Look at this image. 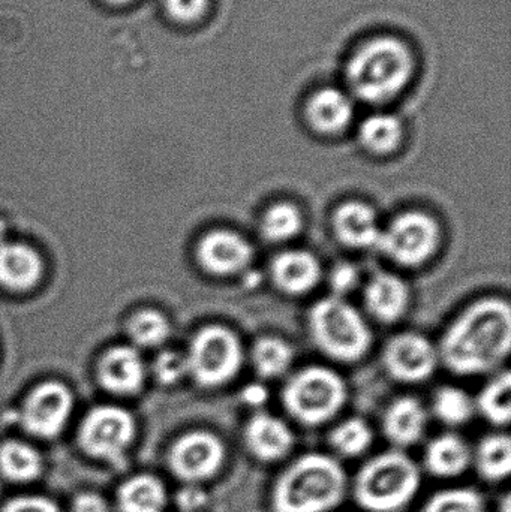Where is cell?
I'll return each mask as SVG.
<instances>
[{
  "mask_svg": "<svg viewBox=\"0 0 511 512\" xmlns=\"http://www.w3.org/2000/svg\"><path fill=\"white\" fill-rule=\"evenodd\" d=\"M305 117L309 128L317 134H341L354 119L353 96L336 87H321L306 101Z\"/></svg>",
  "mask_w": 511,
  "mask_h": 512,
  "instance_id": "obj_15",
  "label": "cell"
},
{
  "mask_svg": "<svg viewBox=\"0 0 511 512\" xmlns=\"http://www.w3.org/2000/svg\"><path fill=\"white\" fill-rule=\"evenodd\" d=\"M500 512H511V496L507 493L500 502V508H498Z\"/></svg>",
  "mask_w": 511,
  "mask_h": 512,
  "instance_id": "obj_41",
  "label": "cell"
},
{
  "mask_svg": "<svg viewBox=\"0 0 511 512\" xmlns=\"http://www.w3.org/2000/svg\"><path fill=\"white\" fill-rule=\"evenodd\" d=\"M44 471V460L36 448L26 442L0 444V475L15 484L33 483Z\"/></svg>",
  "mask_w": 511,
  "mask_h": 512,
  "instance_id": "obj_24",
  "label": "cell"
},
{
  "mask_svg": "<svg viewBox=\"0 0 511 512\" xmlns=\"http://www.w3.org/2000/svg\"><path fill=\"white\" fill-rule=\"evenodd\" d=\"M359 280V270L356 265L350 264V262H339L330 273V288L335 297H341V295L353 291Z\"/></svg>",
  "mask_w": 511,
  "mask_h": 512,
  "instance_id": "obj_36",
  "label": "cell"
},
{
  "mask_svg": "<svg viewBox=\"0 0 511 512\" xmlns=\"http://www.w3.org/2000/svg\"><path fill=\"white\" fill-rule=\"evenodd\" d=\"M432 411L446 426L459 427L470 423L476 414V403L462 388L443 387L435 393Z\"/></svg>",
  "mask_w": 511,
  "mask_h": 512,
  "instance_id": "obj_30",
  "label": "cell"
},
{
  "mask_svg": "<svg viewBox=\"0 0 511 512\" xmlns=\"http://www.w3.org/2000/svg\"><path fill=\"white\" fill-rule=\"evenodd\" d=\"M254 259V248L240 233L213 230L201 237L197 246V261L213 276H233L246 270Z\"/></svg>",
  "mask_w": 511,
  "mask_h": 512,
  "instance_id": "obj_13",
  "label": "cell"
},
{
  "mask_svg": "<svg viewBox=\"0 0 511 512\" xmlns=\"http://www.w3.org/2000/svg\"><path fill=\"white\" fill-rule=\"evenodd\" d=\"M374 442L371 426L362 418H348L330 432L329 445L333 453L344 459L363 456Z\"/></svg>",
  "mask_w": 511,
  "mask_h": 512,
  "instance_id": "obj_29",
  "label": "cell"
},
{
  "mask_svg": "<svg viewBox=\"0 0 511 512\" xmlns=\"http://www.w3.org/2000/svg\"><path fill=\"white\" fill-rule=\"evenodd\" d=\"M105 2L113 3V5H126V3L132 2V0H105Z\"/></svg>",
  "mask_w": 511,
  "mask_h": 512,
  "instance_id": "obj_43",
  "label": "cell"
},
{
  "mask_svg": "<svg viewBox=\"0 0 511 512\" xmlns=\"http://www.w3.org/2000/svg\"><path fill=\"white\" fill-rule=\"evenodd\" d=\"M177 507L183 512H197L203 510L207 504V495L201 486L185 484L177 495Z\"/></svg>",
  "mask_w": 511,
  "mask_h": 512,
  "instance_id": "obj_38",
  "label": "cell"
},
{
  "mask_svg": "<svg viewBox=\"0 0 511 512\" xmlns=\"http://www.w3.org/2000/svg\"><path fill=\"white\" fill-rule=\"evenodd\" d=\"M473 465L486 483H503L511 472V441L509 435L494 433L485 436L473 451Z\"/></svg>",
  "mask_w": 511,
  "mask_h": 512,
  "instance_id": "obj_25",
  "label": "cell"
},
{
  "mask_svg": "<svg viewBox=\"0 0 511 512\" xmlns=\"http://www.w3.org/2000/svg\"><path fill=\"white\" fill-rule=\"evenodd\" d=\"M440 363L438 349L431 340L416 333H402L387 342L384 369L396 381L416 384L431 378Z\"/></svg>",
  "mask_w": 511,
  "mask_h": 512,
  "instance_id": "obj_12",
  "label": "cell"
},
{
  "mask_svg": "<svg viewBox=\"0 0 511 512\" xmlns=\"http://www.w3.org/2000/svg\"><path fill=\"white\" fill-rule=\"evenodd\" d=\"M417 62L413 48L398 36L381 35L357 47L345 68L350 95L366 104H386L413 81Z\"/></svg>",
  "mask_w": 511,
  "mask_h": 512,
  "instance_id": "obj_2",
  "label": "cell"
},
{
  "mask_svg": "<svg viewBox=\"0 0 511 512\" xmlns=\"http://www.w3.org/2000/svg\"><path fill=\"white\" fill-rule=\"evenodd\" d=\"M476 403V412L494 426H509L511 417V376L503 372L495 376L479 394Z\"/></svg>",
  "mask_w": 511,
  "mask_h": 512,
  "instance_id": "obj_28",
  "label": "cell"
},
{
  "mask_svg": "<svg viewBox=\"0 0 511 512\" xmlns=\"http://www.w3.org/2000/svg\"><path fill=\"white\" fill-rule=\"evenodd\" d=\"M428 411L420 400L401 397L384 412L383 432L395 450L405 451L425 436Z\"/></svg>",
  "mask_w": 511,
  "mask_h": 512,
  "instance_id": "obj_17",
  "label": "cell"
},
{
  "mask_svg": "<svg viewBox=\"0 0 511 512\" xmlns=\"http://www.w3.org/2000/svg\"><path fill=\"white\" fill-rule=\"evenodd\" d=\"M6 233V227L5 224H3L2 221H0V245H2L3 242V236H5Z\"/></svg>",
  "mask_w": 511,
  "mask_h": 512,
  "instance_id": "obj_42",
  "label": "cell"
},
{
  "mask_svg": "<svg viewBox=\"0 0 511 512\" xmlns=\"http://www.w3.org/2000/svg\"><path fill=\"white\" fill-rule=\"evenodd\" d=\"M404 126L398 117L389 113H375L359 126V141L369 153L389 155L401 146Z\"/></svg>",
  "mask_w": 511,
  "mask_h": 512,
  "instance_id": "obj_26",
  "label": "cell"
},
{
  "mask_svg": "<svg viewBox=\"0 0 511 512\" xmlns=\"http://www.w3.org/2000/svg\"><path fill=\"white\" fill-rule=\"evenodd\" d=\"M44 265L35 249L18 243L0 245V286L24 292L38 285Z\"/></svg>",
  "mask_w": 511,
  "mask_h": 512,
  "instance_id": "obj_22",
  "label": "cell"
},
{
  "mask_svg": "<svg viewBox=\"0 0 511 512\" xmlns=\"http://www.w3.org/2000/svg\"><path fill=\"white\" fill-rule=\"evenodd\" d=\"M267 393L266 387L260 384H252L248 385V387L243 388L242 391V400L249 406H255V408H260L266 403Z\"/></svg>",
  "mask_w": 511,
  "mask_h": 512,
  "instance_id": "obj_40",
  "label": "cell"
},
{
  "mask_svg": "<svg viewBox=\"0 0 511 512\" xmlns=\"http://www.w3.org/2000/svg\"><path fill=\"white\" fill-rule=\"evenodd\" d=\"M72 408L74 399L65 385L44 382L24 400L20 414L21 426L35 438H56L65 429Z\"/></svg>",
  "mask_w": 511,
  "mask_h": 512,
  "instance_id": "obj_11",
  "label": "cell"
},
{
  "mask_svg": "<svg viewBox=\"0 0 511 512\" xmlns=\"http://www.w3.org/2000/svg\"><path fill=\"white\" fill-rule=\"evenodd\" d=\"M252 366L261 378L275 379L285 375L294 361L290 343L278 337H261L252 346Z\"/></svg>",
  "mask_w": 511,
  "mask_h": 512,
  "instance_id": "obj_27",
  "label": "cell"
},
{
  "mask_svg": "<svg viewBox=\"0 0 511 512\" xmlns=\"http://www.w3.org/2000/svg\"><path fill=\"white\" fill-rule=\"evenodd\" d=\"M422 486L419 465L402 450H389L369 459L357 472L351 492L368 512H399L411 504Z\"/></svg>",
  "mask_w": 511,
  "mask_h": 512,
  "instance_id": "obj_4",
  "label": "cell"
},
{
  "mask_svg": "<svg viewBox=\"0 0 511 512\" xmlns=\"http://www.w3.org/2000/svg\"><path fill=\"white\" fill-rule=\"evenodd\" d=\"M246 451L261 463H276L293 451L296 438L285 421L269 412H257L243 429Z\"/></svg>",
  "mask_w": 511,
  "mask_h": 512,
  "instance_id": "obj_14",
  "label": "cell"
},
{
  "mask_svg": "<svg viewBox=\"0 0 511 512\" xmlns=\"http://www.w3.org/2000/svg\"><path fill=\"white\" fill-rule=\"evenodd\" d=\"M167 501L164 483L150 474L129 478L117 492L120 512H164Z\"/></svg>",
  "mask_w": 511,
  "mask_h": 512,
  "instance_id": "obj_23",
  "label": "cell"
},
{
  "mask_svg": "<svg viewBox=\"0 0 511 512\" xmlns=\"http://www.w3.org/2000/svg\"><path fill=\"white\" fill-rule=\"evenodd\" d=\"M420 512H486V502L471 487H455L434 493Z\"/></svg>",
  "mask_w": 511,
  "mask_h": 512,
  "instance_id": "obj_33",
  "label": "cell"
},
{
  "mask_svg": "<svg viewBox=\"0 0 511 512\" xmlns=\"http://www.w3.org/2000/svg\"><path fill=\"white\" fill-rule=\"evenodd\" d=\"M303 215L294 204L276 203L261 218V236L270 243H284L299 236Z\"/></svg>",
  "mask_w": 511,
  "mask_h": 512,
  "instance_id": "obj_31",
  "label": "cell"
},
{
  "mask_svg": "<svg viewBox=\"0 0 511 512\" xmlns=\"http://www.w3.org/2000/svg\"><path fill=\"white\" fill-rule=\"evenodd\" d=\"M332 228L336 239L353 249L377 246L381 234L377 213L360 201L341 204L333 213Z\"/></svg>",
  "mask_w": 511,
  "mask_h": 512,
  "instance_id": "obj_18",
  "label": "cell"
},
{
  "mask_svg": "<svg viewBox=\"0 0 511 512\" xmlns=\"http://www.w3.org/2000/svg\"><path fill=\"white\" fill-rule=\"evenodd\" d=\"M0 512H62L60 508L44 496H18L5 502Z\"/></svg>",
  "mask_w": 511,
  "mask_h": 512,
  "instance_id": "obj_37",
  "label": "cell"
},
{
  "mask_svg": "<svg viewBox=\"0 0 511 512\" xmlns=\"http://www.w3.org/2000/svg\"><path fill=\"white\" fill-rule=\"evenodd\" d=\"M98 378L110 393L120 396L137 393L146 379V367L140 352L131 346H116L105 352L99 361Z\"/></svg>",
  "mask_w": 511,
  "mask_h": 512,
  "instance_id": "obj_16",
  "label": "cell"
},
{
  "mask_svg": "<svg viewBox=\"0 0 511 512\" xmlns=\"http://www.w3.org/2000/svg\"><path fill=\"white\" fill-rule=\"evenodd\" d=\"M437 221L423 212L402 213L381 230L377 248L402 267H419L431 259L440 246Z\"/></svg>",
  "mask_w": 511,
  "mask_h": 512,
  "instance_id": "obj_8",
  "label": "cell"
},
{
  "mask_svg": "<svg viewBox=\"0 0 511 512\" xmlns=\"http://www.w3.org/2000/svg\"><path fill=\"white\" fill-rule=\"evenodd\" d=\"M72 512H113L107 499L98 493L86 492L78 495L72 502Z\"/></svg>",
  "mask_w": 511,
  "mask_h": 512,
  "instance_id": "obj_39",
  "label": "cell"
},
{
  "mask_svg": "<svg viewBox=\"0 0 511 512\" xmlns=\"http://www.w3.org/2000/svg\"><path fill=\"white\" fill-rule=\"evenodd\" d=\"M510 348V304L489 297L471 304L447 328L438 355L456 375H485L504 363Z\"/></svg>",
  "mask_w": 511,
  "mask_h": 512,
  "instance_id": "obj_1",
  "label": "cell"
},
{
  "mask_svg": "<svg viewBox=\"0 0 511 512\" xmlns=\"http://www.w3.org/2000/svg\"><path fill=\"white\" fill-rule=\"evenodd\" d=\"M153 373L161 384H177L188 375L186 355L176 351L161 352L153 363Z\"/></svg>",
  "mask_w": 511,
  "mask_h": 512,
  "instance_id": "obj_34",
  "label": "cell"
},
{
  "mask_svg": "<svg viewBox=\"0 0 511 512\" xmlns=\"http://www.w3.org/2000/svg\"><path fill=\"white\" fill-rule=\"evenodd\" d=\"M170 322L156 310H141L132 316L128 324L129 339L140 348L161 346L170 336Z\"/></svg>",
  "mask_w": 511,
  "mask_h": 512,
  "instance_id": "obj_32",
  "label": "cell"
},
{
  "mask_svg": "<svg viewBox=\"0 0 511 512\" xmlns=\"http://www.w3.org/2000/svg\"><path fill=\"white\" fill-rule=\"evenodd\" d=\"M347 387L335 370L312 366L291 376L282 390V405L305 427L332 421L344 408Z\"/></svg>",
  "mask_w": 511,
  "mask_h": 512,
  "instance_id": "obj_6",
  "label": "cell"
},
{
  "mask_svg": "<svg viewBox=\"0 0 511 512\" xmlns=\"http://www.w3.org/2000/svg\"><path fill=\"white\" fill-rule=\"evenodd\" d=\"M185 355L188 375L203 388L228 384L240 372L245 360L237 334L221 325H210L198 331Z\"/></svg>",
  "mask_w": 511,
  "mask_h": 512,
  "instance_id": "obj_7",
  "label": "cell"
},
{
  "mask_svg": "<svg viewBox=\"0 0 511 512\" xmlns=\"http://www.w3.org/2000/svg\"><path fill=\"white\" fill-rule=\"evenodd\" d=\"M363 300L366 310L377 321L392 324L407 312L410 289L396 274L378 273L369 280Z\"/></svg>",
  "mask_w": 511,
  "mask_h": 512,
  "instance_id": "obj_20",
  "label": "cell"
},
{
  "mask_svg": "<svg viewBox=\"0 0 511 512\" xmlns=\"http://www.w3.org/2000/svg\"><path fill=\"white\" fill-rule=\"evenodd\" d=\"M309 333L318 349L341 363L362 360L372 334L365 318L341 297L323 298L309 310Z\"/></svg>",
  "mask_w": 511,
  "mask_h": 512,
  "instance_id": "obj_5",
  "label": "cell"
},
{
  "mask_svg": "<svg viewBox=\"0 0 511 512\" xmlns=\"http://www.w3.org/2000/svg\"><path fill=\"white\" fill-rule=\"evenodd\" d=\"M227 448L215 433L194 430L180 436L168 453V468L183 484L201 486L224 468Z\"/></svg>",
  "mask_w": 511,
  "mask_h": 512,
  "instance_id": "obj_10",
  "label": "cell"
},
{
  "mask_svg": "<svg viewBox=\"0 0 511 512\" xmlns=\"http://www.w3.org/2000/svg\"><path fill=\"white\" fill-rule=\"evenodd\" d=\"M473 465V450L462 436L444 433L429 442L423 454V466L434 478L461 477Z\"/></svg>",
  "mask_w": 511,
  "mask_h": 512,
  "instance_id": "obj_21",
  "label": "cell"
},
{
  "mask_svg": "<svg viewBox=\"0 0 511 512\" xmlns=\"http://www.w3.org/2000/svg\"><path fill=\"white\" fill-rule=\"evenodd\" d=\"M171 18L183 24L201 20L209 11L210 0H164Z\"/></svg>",
  "mask_w": 511,
  "mask_h": 512,
  "instance_id": "obj_35",
  "label": "cell"
},
{
  "mask_svg": "<svg viewBox=\"0 0 511 512\" xmlns=\"http://www.w3.org/2000/svg\"><path fill=\"white\" fill-rule=\"evenodd\" d=\"M348 487L347 472L336 457L303 454L276 478L270 508L272 512H330L345 501Z\"/></svg>",
  "mask_w": 511,
  "mask_h": 512,
  "instance_id": "obj_3",
  "label": "cell"
},
{
  "mask_svg": "<svg viewBox=\"0 0 511 512\" xmlns=\"http://www.w3.org/2000/svg\"><path fill=\"white\" fill-rule=\"evenodd\" d=\"M137 435L132 415L117 406H98L81 423L78 442L87 456L117 463Z\"/></svg>",
  "mask_w": 511,
  "mask_h": 512,
  "instance_id": "obj_9",
  "label": "cell"
},
{
  "mask_svg": "<svg viewBox=\"0 0 511 512\" xmlns=\"http://www.w3.org/2000/svg\"><path fill=\"white\" fill-rule=\"evenodd\" d=\"M273 283L288 295H302L312 291L321 279V265L317 256L306 251H287L276 255L270 265Z\"/></svg>",
  "mask_w": 511,
  "mask_h": 512,
  "instance_id": "obj_19",
  "label": "cell"
}]
</instances>
